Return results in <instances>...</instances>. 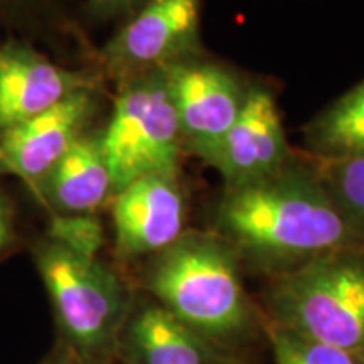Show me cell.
<instances>
[{
  "instance_id": "cell-13",
  "label": "cell",
  "mask_w": 364,
  "mask_h": 364,
  "mask_svg": "<svg viewBox=\"0 0 364 364\" xmlns=\"http://www.w3.org/2000/svg\"><path fill=\"white\" fill-rule=\"evenodd\" d=\"M49 174L51 198L63 215H93L113 193L100 136L80 135Z\"/></svg>"
},
{
  "instance_id": "cell-9",
  "label": "cell",
  "mask_w": 364,
  "mask_h": 364,
  "mask_svg": "<svg viewBox=\"0 0 364 364\" xmlns=\"http://www.w3.org/2000/svg\"><path fill=\"white\" fill-rule=\"evenodd\" d=\"M117 248L127 257L157 255L184 233L186 198L177 177H140L117 193Z\"/></svg>"
},
{
  "instance_id": "cell-10",
  "label": "cell",
  "mask_w": 364,
  "mask_h": 364,
  "mask_svg": "<svg viewBox=\"0 0 364 364\" xmlns=\"http://www.w3.org/2000/svg\"><path fill=\"white\" fill-rule=\"evenodd\" d=\"M93 93L81 90L56 107L4 130L0 139V167L26 179L41 177L56 166L78 139L93 113Z\"/></svg>"
},
{
  "instance_id": "cell-18",
  "label": "cell",
  "mask_w": 364,
  "mask_h": 364,
  "mask_svg": "<svg viewBox=\"0 0 364 364\" xmlns=\"http://www.w3.org/2000/svg\"><path fill=\"white\" fill-rule=\"evenodd\" d=\"M9 236H11V230H9V220L4 208L0 206V250L7 245Z\"/></svg>"
},
{
  "instance_id": "cell-17",
  "label": "cell",
  "mask_w": 364,
  "mask_h": 364,
  "mask_svg": "<svg viewBox=\"0 0 364 364\" xmlns=\"http://www.w3.org/2000/svg\"><path fill=\"white\" fill-rule=\"evenodd\" d=\"M53 243L86 260H97L103 247V226L93 215H56L49 226Z\"/></svg>"
},
{
  "instance_id": "cell-15",
  "label": "cell",
  "mask_w": 364,
  "mask_h": 364,
  "mask_svg": "<svg viewBox=\"0 0 364 364\" xmlns=\"http://www.w3.org/2000/svg\"><path fill=\"white\" fill-rule=\"evenodd\" d=\"M312 171L358 236L364 235V156L317 159Z\"/></svg>"
},
{
  "instance_id": "cell-12",
  "label": "cell",
  "mask_w": 364,
  "mask_h": 364,
  "mask_svg": "<svg viewBox=\"0 0 364 364\" xmlns=\"http://www.w3.org/2000/svg\"><path fill=\"white\" fill-rule=\"evenodd\" d=\"M127 343L136 364H221L215 344L150 304L130 318Z\"/></svg>"
},
{
  "instance_id": "cell-7",
  "label": "cell",
  "mask_w": 364,
  "mask_h": 364,
  "mask_svg": "<svg viewBox=\"0 0 364 364\" xmlns=\"http://www.w3.org/2000/svg\"><path fill=\"white\" fill-rule=\"evenodd\" d=\"M201 0H144L108 48L118 70L132 78L194 56L199 48Z\"/></svg>"
},
{
  "instance_id": "cell-11",
  "label": "cell",
  "mask_w": 364,
  "mask_h": 364,
  "mask_svg": "<svg viewBox=\"0 0 364 364\" xmlns=\"http://www.w3.org/2000/svg\"><path fill=\"white\" fill-rule=\"evenodd\" d=\"M88 80L19 48L0 53V129L7 130L56 107Z\"/></svg>"
},
{
  "instance_id": "cell-2",
  "label": "cell",
  "mask_w": 364,
  "mask_h": 364,
  "mask_svg": "<svg viewBox=\"0 0 364 364\" xmlns=\"http://www.w3.org/2000/svg\"><path fill=\"white\" fill-rule=\"evenodd\" d=\"M147 287L157 304L213 344L240 338L252 326L240 257L216 233L184 231L156 255Z\"/></svg>"
},
{
  "instance_id": "cell-19",
  "label": "cell",
  "mask_w": 364,
  "mask_h": 364,
  "mask_svg": "<svg viewBox=\"0 0 364 364\" xmlns=\"http://www.w3.org/2000/svg\"><path fill=\"white\" fill-rule=\"evenodd\" d=\"M98 7L103 9H117V7H127L130 4L139 2V0H93Z\"/></svg>"
},
{
  "instance_id": "cell-4",
  "label": "cell",
  "mask_w": 364,
  "mask_h": 364,
  "mask_svg": "<svg viewBox=\"0 0 364 364\" xmlns=\"http://www.w3.org/2000/svg\"><path fill=\"white\" fill-rule=\"evenodd\" d=\"M100 140L115 194L140 177H177L182 136L161 70L127 81Z\"/></svg>"
},
{
  "instance_id": "cell-14",
  "label": "cell",
  "mask_w": 364,
  "mask_h": 364,
  "mask_svg": "<svg viewBox=\"0 0 364 364\" xmlns=\"http://www.w3.org/2000/svg\"><path fill=\"white\" fill-rule=\"evenodd\" d=\"M306 144L317 159L364 156V80L314 118Z\"/></svg>"
},
{
  "instance_id": "cell-8",
  "label": "cell",
  "mask_w": 364,
  "mask_h": 364,
  "mask_svg": "<svg viewBox=\"0 0 364 364\" xmlns=\"http://www.w3.org/2000/svg\"><path fill=\"white\" fill-rule=\"evenodd\" d=\"M226 188L267 179L290 164V150L280 113L270 91H247L238 118L211 159Z\"/></svg>"
},
{
  "instance_id": "cell-5",
  "label": "cell",
  "mask_w": 364,
  "mask_h": 364,
  "mask_svg": "<svg viewBox=\"0 0 364 364\" xmlns=\"http://www.w3.org/2000/svg\"><path fill=\"white\" fill-rule=\"evenodd\" d=\"M38 263L71 343L86 353L107 348L125 312V290L117 277L98 260H86L53 241L39 250Z\"/></svg>"
},
{
  "instance_id": "cell-16",
  "label": "cell",
  "mask_w": 364,
  "mask_h": 364,
  "mask_svg": "<svg viewBox=\"0 0 364 364\" xmlns=\"http://www.w3.org/2000/svg\"><path fill=\"white\" fill-rule=\"evenodd\" d=\"M268 339L275 364H364L351 353L304 338L273 322L268 327Z\"/></svg>"
},
{
  "instance_id": "cell-20",
  "label": "cell",
  "mask_w": 364,
  "mask_h": 364,
  "mask_svg": "<svg viewBox=\"0 0 364 364\" xmlns=\"http://www.w3.org/2000/svg\"><path fill=\"white\" fill-rule=\"evenodd\" d=\"M221 364H226V363H221Z\"/></svg>"
},
{
  "instance_id": "cell-1",
  "label": "cell",
  "mask_w": 364,
  "mask_h": 364,
  "mask_svg": "<svg viewBox=\"0 0 364 364\" xmlns=\"http://www.w3.org/2000/svg\"><path fill=\"white\" fill-rule=\"evenodd\" d=\"M215 225L238 257L284 272L354 248L359 238L312 167L290 164L267 179L226 188Z\"/></svg>"
},
{
  "instance_id": "cell-6",
  "label": "cell",
  "mask_w": 364,
  "mask_h": 364,
  "mask_svg": "<svg viewBox=\"0 0 364 364\" xmlns=\"http://www.w3.org/2000/svg\"><path fill=\"white\" fill-rule=\"evenodd\" d=\"M182 147L208 164L243 108L247 91L225 68L194 56L162 68Z\"/></svg>"
},
{
  "instance_id": "cell-3",
  "label": "cell",
  "mask_w": 364,
  "mask_h": 364,
  "mask_svg": "<svg viewBox=\"0 0 364 364\" xmlns=\"http://www.w3.org/2000/svg\"><path fill=\"white\" fill-rule=\"evenodd\" d=\"M273 324L364 363V253L339 250L285 270L270 295Z\"/></svg>"
}]
</instances>
